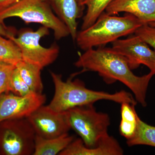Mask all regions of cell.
Returning a JSON list of instances; mask_svg holds the SVG:
<instances>
[{"mask_svg": "<svg viewBox=\"0 0 155 155\" xmlns=\"http://www.w3.org/2000/svg\"><path fill=\"white\" fill-rule=\"evenodd\" d=\"M79 55L74 65L84 71L97 72L108 84L119 81L133 92L135 100L143 107L147 106L146 96L153 72L138 76L132 72L127 59L112 48L100 47L90 49Z\"/></svg>", "mask_w": 155, "mask_h": 155, "instance_id": "1", "label": "cell"}, {"mask_svg": "<svg viewBox=\"0 0 155 155\" xmlns=\"http://www.w3.org/2000/svg\"><path fill=\"white\" fill-rule=\"evenodd\" d=\"M54 85V94L49 107L57 112H66L75 107L91 104L100 100H107L122 104L127 102L136 105L137 101L130 93L125 91L110 94L96 91L87 88L79 79L73 80L72 78L66 81L62 75L51 71Z\"/></svg>", "mask_w": 155, "mask_h": 155, "instance_id": "2", "label": "cell"}, {"mask_svg": "<svg viewBox=\"0 0 155 155\" xmlns=\"http://www.w3.org/2000/svg\"><path fill=\"white\" fill-rule=\"evenodd\" d=\"M143 25L131 14L117 17L104 12L91 26L78 32L75 41L78 47L85 51L102 47L122 37L134 33Z\"/></svg>", "mask_w": 155, "mask_h": 155, "instance_id": "3", "label": "cell"}, {"mask_svg": "<svg viewBox=\"0 0 155 155\" xmlns=\"http://www.w3.org/2000/svg\"><path fill=\"white\" fill-rule=\"evenodd\" d=\"M17 17L26 23H39L52 29L56 40L70 35L66 24L54 14L48 3L44 0H20L0 10V23L11 17Z\"/></svg>", "mask_w": 155, "mask_h": 155, "instance_id": "4", "label": "cell"}, {"mask_svg": "<svg viewBox=\"0 0 155 155\" xmlns=\"http://www.w3.org/2000/svg\"><path fill=\"white\" fill-rule=\"evenodd\" d=\"M67 113L71 129L80 137L87 147H95L109 135L110 117L106 113L97 112L94 104L75 107Z\"/></svg>", "mask_w": 155, "mask_h": 155, "instance_id": "5", "label": "cell"}, {"mask_svg": "<svg viewBox=\"0 0 155 155\" xmlns=\"http://www.w3.org/2000/svg\"><path fill=\"white\" fill-rule=\"evenodd\" d=\"M36 134L26 118L0 122V152L7 155H33Z\"/></svg>", "mask_w": 155, "mask_h": 155, "instance_id": "6", "label": "cell"}, {"mask_svg": "<svg viewBox=\"0 0 155 155\" xmlns=\"http://www.w3.org/2000/svg\"><path fill=\"white\" fill-rule=\"evenodd\" d=\"M49 35V29L41 26L34 31L30 28L22 29L18 36H12V40L19 47L22 61L36 65L41 69L53 64L58 58L60 48L56 44L45 48L40 44L43 37Z\"/></svg>", "mask_w": 155, "mask_h": 155, "instance_id": "7", "label": "cell"}, {"mask_svg": "<svg viewBox=\"0 0 155 155\" xmlns=\"http://www.w3.org/2000/svg\"><path fill=\"white\" fill-rule=\"evenodd\" d=\"M26 118L36 135L43 138L58 137L71 129L67 111L57 112L48 105L41 106Z\"/></svg>", "mask_w": 155, "mask_h": 155, "instance_id": "8", "label": "cell"}, {"mask_svg": "<svg viewBox=\"0 0 155 155\" xmlns=\"http://www.w3.org/2000/svg\"><path fill=\"white\" fill-rule=\"evenodd\" d=\"M45 95L31 92L19 96L6 93L0 95V122L9 119L27 118L34 111L44 105Z\"/></svg>", "mask_w": 155, "mask_h": 155, "instance_id": "9", "label": "cell"}, {"mask_svg": "<svg viewBox=\"0 0 155 155\" xmlns=\"http://www.w3.org/2000/svg\"><path fill=\"white\" fill-rule=\"evenodd\" d=\"M111 48L127 59L131 69L143 64L155 75V51L137 35L119 39L112 43Z\"/></svg>", "mask_w": 155, "mask_h": 155, "instance_id": "10", "label": "cell"}, {"mask_svg": "<svg viewBox=\"0 0 155 155\" xmlns=\"http://www.w3.org/2000/svg\"><path fill=\"white\" fill-rule=\"evenodd\" d=\"M107 14L125 12L131 14L143 24L155 22V0H114L107 7Z\"/></svg>", "mask_w": 155, "mask_h": 155, "instance_id": "11", "label": "cell"}, {"mask_svg": "<svg viewBox=\"0 0 155 155\" xmlns=\"http://www.w3.org/2000/svg\"><path fill=\"white\" fill-rule=\"evenodd\" d=\"M124 151L114 137L108 135L94 148L87 147L81 138L73 140L59 155H122Z\"/></svg>", "mask_w": 155, "mask_h": 155, "instance_id": "12", "label": "cell"}, {"mask_svg": "<svg viewBox=\"0 0 155 155\" xmlns=\"http://www.w3.org/2000/svg\"><path fill=\"white\" fill-rule=\"evenodd\" d=\"M49 4L56 15L69 28L70 35L75 41L78 33L77 19L82 14L83 8L77 0H44Z\"/></svg>", "mask_w": 155, "mask_h": 155, "instance_id": "13", "label": "cell"}, {"mask_svg": "<svg viewBox=\"0 0 155 155\" xmlns=\"http://www.w3.org/2000/svg\"><path fill=\"white\" fill-rule=\"evenodd\" d=\"M74 140L68 133L53 138L36 135L33 155H59Z\"/></svg>", "mask_w": 155, "mask_h": 155, "instance_id": "14", "label": "cell"}, {"mask_svg": "<svg viewBox=\"0 0 155 155\" xmlns=\"http://www.w3.org/2000/svg\"><path fill=\"white\" fill-rule=\"evenodd\" d=\"M136 105L124 102L121 104V120L119 125L120 134L126 140L132 138L136 132L139 119L135 110Z\"/></svg>", "mask_w": 155, "mask_h": 155, "instance_id": "15", "label": "cell"}, {"mask_svg": "<svg viewBox=\"0 0 155 155\" xmlns=\"http://www.w3.org/2000/svg\"><path fill=\"white\" fill-rule=\"evenodd\" d=\"M21 78L32 92L42 93L44 86L40 67L21 61L16 66Z\"/></svg>", "mask_w": 155, "mask_h": 155, "instance_id": "16", "label": "cell"}, {"mask_svg": "<svg viewBox=\"0 0 155 155\" xmlns=\"http://www.w3.org/2000/svg\"><path fill=\"white\" fill-rule=\"evenodd\" d=\"M114 0H85L83 5L87 7L86 14L83 17L81 30L86 29L96 21L105 11L107 7Z\"/></svg>", "mask_w": 155, "mask_h": 155, "instance_id": "17", "label": "cell"}, {"mask_svg": "<svg viewBox=\"0 0 155 155\" xmlns=\"http://www.w3.org/2000/svg\"><path fill=\"white\" fill-rule=\"evenodd\" d=\"M126 143L129 147L143 145L155 147V126L148 125L139 118L135 134Z\"/></svg>", "mask_w": 155, "mask_h": 155, "instance_id": "18", "label": "cell"}, {"mask_svg": "<svg viewBox=\"0 0 155 155\" xmlns=\"http://www.w3.org/2000/svg\"><path fill=\"white\" fill-rule=\"evenodd\" d=\"M0 35V61L16 66L22 61L19 47L10 39Z\"/></svg>", "mask_w": 155, "mask_h": 155, "instance_id": "19", "label": "cell"}, {"mask_svg": "<svg viewBox=\"0 0 155 155\" xmlns=\"http://www.w3.org/2000/svg\"><path fill=\"white\" fill-rule=\"evenodd\" d=\"M16 66L0 61V95L11 91V79Z\"/></svg>", "mask_w": 155, "mask_h": 155, "instance_id": "20", "label": "cell"}, {"mask_svg": "<svg viewBox=\"0 0 155 155\" xmlns=\"http://www.w3.org/2000/svg\"><path fill=\"white\" fill-rule=\"evenodd\" d=\"M11 92L14 94L22 96L32 92L22 80L16 67L13 72L11 79Z\"/></svg>", "mask_w": 155, "mask_h": 155, "instance_id": "21", "label": "cell"}, {"mask_svg": "<svg viewBox=\"0 0 155 155\" xmlns=\"http://www.w3.org/2000/svg\"><path fill=\"white\" fill-rule=\"evenodd\" d=\"M134 34L153 48L155 51V27L144 24L136 31Z\"/></svg>", "mask_w": 155, "mask_h": 155, "instance_id": "22", "label": "cell"}, {"mask_svg": "<svg viewBox=\"0 0 155 155\" xmlns=\"http://www.w3.org/2000/svg\"><path fill=\"white\" fill-rule=\"evenodd\" d=\"M0 35L8 38L10 37L15 36L14 30L7 28L4 24L1 23H0Z\"/></svg>", "mask_w": 155, "mask_h": 155, "instance_id": "23", "label": "cell"}, {"mask_svg": "<svg viewBox=\"0 0 155 155\" xmlns=\"http://www.w3.org/2000/svg\"><path fill=\"white\" fill-rule=\"evenodd\" d=\"M19 1L20 0H0V10L5 8Z\"/></svg>", "mask_w": 155, "mask_h": 155, "instance_id": "24", "label": "cell"}, {"mask_svg": "<svg viewBox=\"0 0 155 155\" xmlns=\"http://www.w3.org/2000/svg\"><path fill=\"white\" fill-rule=\"evenodd\" d=\"M85 0H77V2L79 6L84 8V7L83 5V4L84 2H85Z\"/></svg>", "mask_w": 155, "mask_h": 155, "instance_id": "25", "label": "cell"}, {"mask_svg": "<svg viewBox=\"0 0 155 155\" xmlns=\"http://www.w3.org/2000/svg\"><path fill=\"white\" fill-rule=\"evenodd\" d=\"M148 24L151 26H153V27H155V22H150Z\"/></svg>", "mask_w": 155, "mask_h": 155, "instance_id": "26", "label": "cell"}]
</instances>
